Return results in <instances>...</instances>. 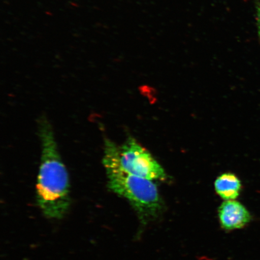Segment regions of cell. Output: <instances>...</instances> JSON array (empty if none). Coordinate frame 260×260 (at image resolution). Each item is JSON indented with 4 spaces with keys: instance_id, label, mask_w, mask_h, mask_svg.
Returning a JSON list of instances; mask_svg holds the SVG:
<instances>
[{
    "instance_id": "3957f363",
    "label": "cell",
    "mask_w": 260,
    "mask_h": 260,
    "mask_svg": "<svg viewBox=\"0 0 260 260\" xmlns=\"http://www.w3.org/2000/svg\"><path fill=\"white\" fill-rule=\"evenodd\" d=\"M105 150L112 155L122 170L129 174L151 181L164 180L167 178L161 166L135 139L129 138L121 146L106 139Z\"/></svg>"
},
{
    "instance_id": "6da1fadb",
    "label": "cell",
    "mask_w": 260,
    "mask_h": 260,
    "mask_svg": "<svg viewBox=\"0 0 260 260\" xmlns=\"http://www.w3.org/2000/svg\"><path fill=\"white\" fill-rule=\"evenodd\" d=\"M38 125L42 153L37 185V201L45 216L61 219L71 203L69 177L50 122L42 116Z\"/></svg>"
},
{
    "instance_id": "277c9868",
    "label": "cell",
    "mask_w": 260,
    "mask_h": 260,
    "mask_svg": "<svg viewBox=\"0 0 260 260\" xmlns=\"http://www.w3.org/2000/svg\"><path fill=\"white\" fill-rule=\"evenodd\" d=\"M221 225L226 230L242 229L251 220L248 210L238 201H226L219 209Z\"/></svg>"
},
{
    "instance_id": "5b68a950",
    "label": "cell",
    "mask_w": 260,
    "mask_h": 260,
    "mask_svg": "<svg viewBox=\"0 0 260 260\" xmlns=\"http://www.w3.org/2000/svg\"><path fill=\"white\" fill-rule=\"evenodd\" d=\"M241 186L239 179L231 173L220 175L214 183L217 193L226 201L236 199L239 195Z\"/></svg>"
},
{
    "instance_id": "8992f818",
    "label": "cell",
    "mask_w": 260,
    "mask_h": 260,
    "mask_svg": "<svg viewBox=\"0 0 260 260\" xmlns=\"http://www.w3.org/2000/svg\"><path fill=\"white\" fill-rule=\"evenodd\" d=\"M258 28H259V35H260V5H259V7L258 8Z\"/></svg>"
},
{
    "instance_id": "7a4b0ae2",
    "label": "cell",
    "mask_w": 260,
    "mask_h": 260,
    "mask_svg": "<svg viewBox=\"0 0 260 260\" xmlns=\"http://www.w3.org/2000/svg\"><path fill=\"white\" fill-rule=\"evenodd\" d=\"M103 162L109 187L129 201L137 211L142 222L147 223L160 215L164 203L153 182L123 171L112 155L105 150Z\"/></svg>"
}]
</instances>
